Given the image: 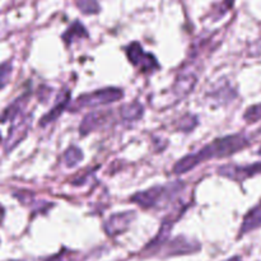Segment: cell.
<instances>
[{"label": "cell", "instance_id": "cell-19", "mask_svg": "<svg viewBox=\"0 0 261 261\" xmlns=\"http://www.w3.org/2000/svg\"><path fill=\"white\" fill-rule=\"evenodd\" d=\"M196 124H198V121H196V117L191 116V115H188V116H185L182 120H181L178 129H181L182 132H190V130L193 129Z\"/></svg>", "mask_w": 261, "mask_h": 261}, {"label": "cell", "instance_id": "cell-10", "mask_svg": "<svg viewBox=\"0 0 261 261\" xmlns=\"http://www.w3.org/2000/svg\"><path fill=\"white\" fill-rule=\"evenodd\" d=\"M261 227V201L255 206L254 209L246 214L244 219V223L241 226V232L240 233L245 234L247 232H251L254 229Z\"/></svg>", "mask_w": 261, "mask_h": 261}, {"label": "cell", "instance_id": "cell-2", "mask_svg": "<svg viewBox=\"0 0 261 261\" xmlns=\"http://www.w3.org/2000/svg\"><path fill=\"white\" fill-rule=\"evenodd\" d=\"M184 189L182 182H172L150 188L145 191L132 196L133 203L138 204L143 209H158L170 205L181 194Z\"/></svg>", "mask_w": 261, "mask_h": 261}, {"label": "cell", "instance_id": "cell-6", "mask_svg": "<svg viewBox=\"0 0 261 261\" xmlns=\"http://www.w3.org/2000/svg\"><path fill=\"white\" fill-rule=\"evenodd\" d=\"M13 121H14V124L10 127L9 135H8L7 143H5V150L7 152H10L18 143L24 139L31 127L32 120H31V116H23L19 120L14 119Z\"/></svg>", "mask_w": 261, "mask_h": 261}, {"label": "cell", "instance_id": "cell-1", "mask_svg": "<svg viewBox=\"0 0 261 261\" xmlns=\"http://www.w3.org/2000/svg\"><path fill=\"white\" fill-rule=\"evenodd\" d=\"M250 144L249 139L242 134L228 135V137L219 138V139L213 140L212 143L206 144L205 147L201 148L199 152L188 154L181 158L175 166H173V173L176 175H182V173L189 172L200 163L205 162L213 158H224L228 155L234 154L241 149L246 148Z\"/></svg>", "mask_w": 261, "mask_h": 261}, {"label": "cell", "instance_id": "cell-21", "mask_svg": "<svg viewBox=\"0 0 261 261\" xmlns=\"http://www.w3.org/2000/svg\"><path fill=\"white\" fill-rule=\"evenodd\" d=\"M257 48H259V53H261V40L259 41V43H257V46H256Z\"/></svg>", "mask_w": 261, "mask_h": 261}, {"label": "cell", "instance_id": "cell-22", "mask_svg": "<svg viewBox=\"0 0 261 261\" xmlns=\"http://www.w3.org/2000/svg\"><path fill=\"white\" fill-rule=\"evenodd\" d=\"M2 214H3V209L0 208V216H2Z\"/></svg>", "mask_w": 261, "mask_h": 261}, {"label": "cell", "instance_id": "cell-24", "mask_svg": "<svg viewBox=\"0 0 261 261\" xmlns=\"http://www.w3.org/2000/svg\"><path fill=\"white\" fill-rule=\"evenodd\" d=\"M0 143H2V134H0Z\"/></svg>", "mask_w": 261, "mask_h": 261}, {"label": "cell", "instance_id": "cell-5", "mask_svg": "<svg viewBox=\"0 0 261 261\" xmlns=\"http://www.w3.org/2000/svg\"><path fill=\"white\" fill-rule=\"evenodd\" d=\"M261 172V163H254V165L247 166H234L226 165L218 168V173L227 178H231L233 181H245L250 177H254L255 175Z\"/></svg>", "mask_w": 261, "mask_h": 261}, {"label": "cell", "instance_id": "cell-11", "mask_svg": "<svg viewBox=\"0 0 261 261\" xmlns=\"http://www.w3.org/2000/svg\"><path fill=\"white\" fill-rule=\"evenodd\" d=\"M28 99H30V96H28V94H23L22 97L15 99V101L13 102L10 106H8L7 109H5V111L3 112L2 116H0V122L8 121V120H14L15 117L19 116V115L22 114L23 109L25 107V105H27Z\"/></svg>", "mask_w": 261, "mask_h": 261}, {"label": "cell", "instance_id": "cell-9", "mask_svg": "<svg viewBox=\"0 0 261 261\" xmlns=\"http://www.w3.org/2000/svg\"><path fill=\"white\" fill-rule=\"evenodd\" d=\"M107 120V114L106 112H91V114L87 115L86 117L82 121L81 127H79V132L82 135H87L89 133L94 132L96 129H98L102 124Z\"/></svg>", "mask_w": 261, "mask_h": 261}, {"label": "cell", "instance_id": "cell-17", "mask_svg": "<svg viewBox=\"0 0 261 261\" xmlns=\"http://www.w3.org/2000/svg\"><path fill=\"white\" fill-rule=\"evenodd\" d=\"M244 119L246 120L247 122H256L261 119V103L255 105V106H251L247 109V111L245 112Z\"/></svg>", "mask_w": 261, "mask_h": 261}, {"label": "cell", "instance_id": "cell-12", "mask_svg": "<svg viewBox=\"0 0 261 261\" xmlns=\"http://www.w3.org/2000/svg\"><path fill=\"white\" fill-rule=\"evenodd\" d=\"M69 102H70V92H66V93L64 94L63 98H61L60 101H59L58 103L54 106V109L51 110L50 112H47V114H46L45 116L41 119V121H40L41 126H46V125H48V124H51V122L55 121V120L58 119L61 114H63L64 110H65L66 106L69 105Z\"/></svg>", "mask_w": 261, "mask_h": 261}, {"label": "cell", "instance_id": "cell-7", "mask_svg": "<svg viewBox=\"0 0 261 261\" xmlns=\"http://www.w3.org/2000/svg\"><path fill=\"white\" fill-rule=\"evenodd\" d=\"M134 218L135 213H133V212L114 214L112 217H110V219L105 224V231L109 236H116V234L122 233L124 231H126Z\"/></svg>", "mask_w": 261, "mask_h": 261}, {"label": "cell", "instance_id": "cell-4", "mask_svg": "<svg viewBox=\"0 0 261 261\" xmlns=\"http://www.w3.org/2000/svg\"><path fill=\"white\" fill-rule=\"evenodd\" d=\"M125 53H126V56L130 63L135 68L142 70L143 73H150V71L160 69V64L155 60L154 56L152 54L145 53L138 42H133L127 45L126 48H125Z\"/></svg>", "mask_w": 261, "mask_h": 261}, {"label": "cell", "instance_id": "cell-18", "mask_svg": "<svg viewBox=\"0 0 261 261\" xmlns=\"http://www.w3.org/2000/svg\"><path fill=\"white\" fill-rule=\"evenodd\" d=\"M12 64L10 63H4L0 64V89L3 87H5L9 82L10 75H12Z\"/></svg>", "mask_w": 261, "mask_h": 261}, {"label": "cell", "instance_id": "cell-13", "mask_svg": "<svg viewBox=\"0 0 261 261\" xmlns=\"http://www.w3.org/2000/svg\"><path fill=\"white\" fill-rule=\"evenodd\" d=\"M82 37H88V32H87L86 28H84V25L81 22H74L63 35L64 42L68 46Z\"/></svg>", "mask_w": 261, "mask_h": 261}, {"label": "cell", "instance_id": "cell-8", "mask_svg": "<svg viewBox=\"0 0 261 261\" xmlns=\"http://www.w3.org/2000/svg\"><path fill=\"white\" fill-rule=\"evenodd\" d=\"M199 245L196 242L190 241L185 237H177L173 241L168 244L166 252L167 255H180V254H190V252L198 251Z\"/></svg>", "mask_w": 261, "mask_h": 261}, {"label": "cell", "instance_id": "cell-20", "mask_svg": "<svg viewBox=\"0 0 261 261\" xmlns=\"http://www.w3.org/2000/svg\"><path fill=\"white\" fill-rule=\"evenodd\" d=\"M226 261H241V259H240L239 256H236V257H232V259H228V260H226Z\"/></svg>", "mask_w": 261, "mask_h": 261}, {"label": "cell", "instance_id": "cell-23", "mask_svg": "<svg viewBox=\"0 0 261 261\" xmlns=\"http://www.w3.org/2000/svg\"><path fill=\"white\" fill-rule=\"evenodd\" d=\"M259 154L261 155V147H260V149H259Z\"/></svg>", "mask_w": 261, "mask_h": 261}, {"label": "cell", "instance_id": "cell-3", "mask_svg": "<svg viewBox=\"0 0 261 261\" xmlns=\"http://www.w3.org/2000/svg\"><path fill=\"white\" fill-rule=\"evenodd\" d=\"M124 97V92L120 88H103L98 91L89 92V93L82 94L74 101L71 109L82 110V109H92V107L105 106V105L112 103Z\"/></svg>", "mask_w": 261, "mask_h": 261}, {"label": "cell", "instance_id": "cell-14", "mask_svg": "<svg viewBox=\"0 0 261 261\" xmlns=\"http://www.w3.org/2000/svg\"><path fill=\"white\" fill-rule=\"evenodd\" d=\"M121 117L126 121H135V120L140 119L143 115V106L139 102H132V103L124 105L120 110Z\"/></svg>", "mask_w": 261, "mask_h": 261}, {"label": "cell", "instance_id": "cell-16", "mask_svg": "<svg viewBox=\"0 0 261 261\" xmlns=\"http://www.w3.org/2000/svg\"><path fill=\"white\" fill-rule=\"evenodd\" d=\"M78 8L84 14H96L99 12V5L97 0H78Z\"/></svg>", "mask_w": 261, "mask_h": 261}, {"label": "cell", "instance_id": "cell-15", "mask_svg": "<svg viewBox=\"0 0 261 261\" xmlns=\"http://www.w3.org/2000/svg\"><path fill=\"white\" fill-rule=\"evenodd\" d=\"M82 160H83V153L76 147H69L64 153V163L66 167H75Z\"/></svg>", "mask_w": 261, "mask_h": 261}]
</instances>
